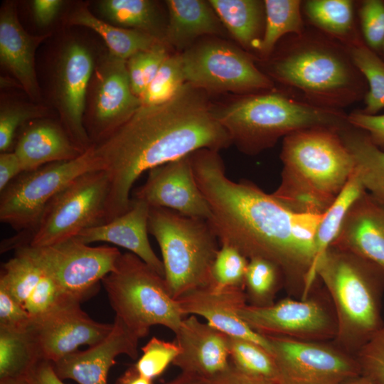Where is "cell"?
<instances>
[{
  "label": "cell",
  "mask_w": 384,
  "mask_h": 384,
  "mask_svg": "<svg viewBox=\"0 0 384 384\" xmlns=\"http://www.w3.org/2000/svg\"><path fill=\"white\" fill-rule=\"evenodd\" d=\"M63 1L34 0L32 2L33 13L36 23L45 26L50 24L58 15Z\"/></svg>",
  "instance_id": "db71d44e"
},
{
  "label": "cell",
  "mask_w": 384,
  "mask_h": 384,
  "mask_svg": "<svg viewBox=\"0 0 384 384\" xmlns=\"http://www.w3.org/2000/svg\"><path fill=\"white\" fill-rule=\"evenodd\" d=\"M45 271L29 245L20 247L16 250L14 256L3 264L0 287L23 305Z\"/></svg>",
  "instance_id": "1f68e13d"
},
{
  "label": "cell",
  "mask_w": 384,
  "mask_h": 384,
  "mask_svg": "<svg viewBox=\"0 0 384 384\" xmlns=\"http://www.w3.org/2000/svg\"><path fill=\"white\" fill-rule=\"evenodd\" d=\"M97 77L92 129L98 143L127 121L142 102L132 90L126 60L108 53L101 61Z\"/></svg>",
  "instance_id": "d6986e66"
},
{
  "label": "cell",
  "mask_w": 384,
  "mask_h": 384,
  "mask_svg": "<svg viewBox=\"0 0 384 384\" xmlns=\"http://www.w3.org/2000/svg\"><path fill=\"white\" fill-rule=\"evenodd\" d=\"M169 19L164 43L186 50L198 37L222 35L223 24L209 1L167 0Z\"/></svg>",
  "instance_id": "484cf974"
},
{
  "label": "cell",
  "mask_w": 384,
  "mask_h": 384,
  "mask_svg": "<svg viewBox=\"0 0 384 384\" xmlns=\"http://www.w3.org/2000/svg\"><path fill=\"white\" fill-rule=\"evenodd\" d=\"M297 43L273 63L278 80L301 90L312 105L332 110L364 95L361 73L339 48L316 40Z\"/></svg>",
  "instance_id": "52a82bcc"
},
{
  "label": "cell",
  "mask_w": 384,
  "mask_h": 384,
  "mask_svg": "<svg viewBox=\"0 0 384 384\" xmlns=\"http://www.w3.org/2000/svg\"><path fill=\"white\" fill-rule=\"evenodd\" d=\"M353 4L348 0H310L305 3L309 20L321 30L345 38L353 28Z\"/></svg>",
  "instance_id": "8d00e7d4"
},
{
  "label": "cell",
  "mask_w": 384,
  "mask_h": 384,
  "mask_svg": "<svg viewBox=\"0 0 384 384\" xmlns=\"http://www.w3.org/2000/svg\"><path fill=\"white\" fill-rule=\"evenodd\" d=\"M238 314L251 329L264 336L321 341L335 338L336 333V320L319 302L309 297L286 298L265 306L247 304Z\"/></svg>",
  "instance_id": "5bb4252c"
},
{
  "label": "cell",
  "mask_w": 384,
  "mask_h": 384,
  "mask_svg": "<svg viewBox=\"0 0 384 384\" xmlns=\"http://www.w3.org/2000/svg\"><path fill=\"white\" fill-rule=\"evenodd\" d=\"M248 259L237 248L220 243L211 270L212 283L223 287L245 288Z\"/></svg>",
  "instance_id": "ab89813d"
},
{
  "label": "cell",
  "mask_w": 384,
  "mask_h": 384,
  "mask_svg": "<svg viewBox=\"0 0 384 384\" xmlns=\"http://www.w3.org/2000/svg\"><path fill=\"white\" fill-rule=\"evenodd\" d=\"M151 382L152 380L142 375L134 365L118 378L115 384H151Z\"/></svg>",
  "instance_id": "11a10c76"
},
{
  "label": "cell",
  "mask_w": 384,
  "mask_h": 384,
  "mask_svg": "<svg viewBox=\"0 0 384 384\" xmlns=\"http://www.w3.org/2000/svg\"><path fill=\"white\" fill-rule=\"evenodd\" d=\"M28 384H65L55 373L52 362L40 359L25 375Z\"/></svg>",
  "instance_id": "f907efd6"
},
{
  "label": "cell",
  "mask_w": 384,
  "mask_h": 384,
  "mask_svg": "<svg viewBox=\"0 0 384 384\" xmlns=\"http://www.w3.org/2000/svg\"><path fill=\"white\" fill-rule=\"evenodd\" d=\"M201 384H271L237 368L231 362L223 370L203 379Z\"/></svg>",
  "instance_id": "c3c4849f"
},
{
  "label": "cell",
  "mask_w": 384,
  "mask_h": 384,
  "mask_svg": "<svg viewBox=\"0 0 384 384\" xmlns=\"http://www.w3.org/2000/svg\"><path fill=\"white\" fill-rule=\"evenodd\" d=\"M148 228L159 245L164 278L175 300L212 282L220 242L208 220L150 207Z\"/></svg>",
  "instance_id": "8992f818"
},
{
  "label": "cell",
  "mask_w": 384,
  "mask_h": 384,
  "mask_svg": "<svg viewBox=\"0 0 384 384\" xmlns=\"http://www.w3.org/2000/svg\"><path fill=\"white\" fill-rule=\"evenodd\" d=\"M353 128L346 126L339 134L353 155L354 171L364 188L384 206V151L371 142L366 132Z\"/></svg>",
  "instance_id": "83f0119b"
},
{
  "label": "cell",
  "mask_w": 384,
  "mask_h": 384,
  "mask_svg": "<svg viewBox=\"0 0 384 384\" xmlns=\"http://www.w3.org/2000/svg\"><path fill=\"white\" fill-rule=\"evenodd\" d=\"M0 384H28L25 376L0 379Z\"/></svg>",
  "instance_id": "680465c9"
},
{
  "label": "cell",
  "mask_w": 384,
  "mask_h": 384,
  "mask_svg": "<svg viewBox=\"0 0 384 384\" xmlns=\"http://www.w3.org/2000/svg\"><path fill=\"white\" fill-rule=\"evenodd\" d=\"M298 0L264 1L265 25L258 50L268 55L277 41L287 33L300 35L303 22Z\"/></svg>",
  "instance_id": "836d02e7"
},
{
  "label": "cell",
  "mask_w": 384,
  "mask_h": 384,
  "mask_svg": "<svg viewBox=\"0 0 384 384\" xmlns=\"http://www.w3.org/2000/svg\"><path fill=\"white\" fill-rule=\"evenodd\" d=\"M40 359L31 325L0 327V379L23 377Z\"/></svg>",
  "instance_id": "4dcf8cb0"
},
{
  "label": "cell",
  "mask_w": 384,
  "mask_h": 384,
  "mask_svg": "<svg viewBox=\"0 0 384 384\" xmlns=\"http://www.w3.org/2000/svg\"><path fill=\"white\" fill-rule=\"evenodd\" d=\"M43 107L14 104L3 107L0 112V151H10L16 132L18 127L28 120L42 117Z\"/></svg>",
  "instance_id": "ee69618b"
},
{
  "label": "cell",
  "mask_w": 384,
  "mask_h": 384,
  "mask_svg": "<svg viewBox=\"0 0 384 384\" xmlns=\"http://www.w3.org/2000/svg\"><path fill=\"white\" fill-rule=\"evenodd\" d=\"M365 191L359 177L353 171L341 191L323 214L317 227L314 238L316 267L319 258L338 235L349 208Z\"/></svg>",
  "instance_id": "d6a6232c"
},
{
  "label": "cell",
  "mask_w": 384,
  "mask_h": 384,
  "mask_svg": "<svg viewBox=\"0 0 384 384\" xmlns=\"http://www.w3.org/2000/svg\"><path fill=\"white\" fill-rule=\"evenodd\" d=\"M341 384H376L368 378L358 375L355 377L351 378Z\"/></svg>",
  "instance_id": "6f0895ef"
},
{
  "label": "cell",
  "mask_w": 384,
  "mask_h": 384,
  "mask_svg": "<svg viewBox=\"0 0 384 384\" xmlns=\"http://www.w3.org/2000/svg\"><path fill=\"white\" fill-rule=\"evenodd\" d=\"M101 283L116 317L139 339L156 325L175 334L184 318L165 278L130 252L121 255Z\"/></svg>",
  "instance_id": "ba28073f"
},
{
  "label": "cell",
  "mask_w": 384,
  "mask_h": 384,
  "mask_svg": "<svg viewBox=\"0 0 384 384\" xmlns=\"http://www.w3.org/2000/svg\"><path fill=\"white\" fill-rule=\"evenodd\" d=\"M31 324V316L24 306L0 287V327L25 328Z\"/></svg>",
  "instance_id": "bcb514c9"
},
{
  "label": "cell",
  "mask_w": 384,
  "mask_h": 384,
  "mask_svg": "<svg viewBox=\"0 0 384 384\" xmlns=\"http://www.w3.org/2000/svg\"><path fill=\"white\" fill-rule=\"evenodd\" d=\"M69 21L73 25L85 26L96 32L105 41L109 53L126 60L134 54L147 50L162 41L139 31L112 26L97 18L85 6L74 11Z\"/></svg>",
  "instance_id": "f1b7e54d"
},
{
  "label": "cell",
  "mask_w": 384,
  "mask_h": 384,
  "mask_svg": "<svg viewBox=\"0 0 384 384\" xmlns=\"http://www.w3.org/2000/svg\"><path fill=\"white\" fill-rule=\"evenodd\" d=\"M139 340L115 316L112 331L102 341L52 363L62 380L72 379L79 384H107L108 372L118 356L126 355L132 359L138 357Z\"/></svg>",
  "instance_id": "ffe728a7"
},
{
  "label": "cell",
  "mask_w": 384,
  "mask_h": 384,
  "mask_svg": "<svg viewBox=\"0 0 384 384\" xmlns=\"http://www.w3.org/2000/svg\"><path fill=\"white\" fill-rule=\"evenodd\" d=\"M282 281V272L276 265L261 257L249 259L245 278L248 304L265 306L273 304L274 295Z\"/></svg>",
  "instance_id": "74e56055"
},
{
  "label": "cell",
  "mask_w": 384,
  "mask_h": 384,
  "mask_svg": "<svg viewBox=\"0 0 384 384\" xmlns=\"http://www.w3.org/2000/svg\"><path fill=\"white\" fill-rule=\"evenodd\" d=\"M175 336L180 352L172 365L181 372L206 379L230 365L228 335L196 316L183 318Z\"/></svg>",
  "instance_id": "44dd1931"
},
{
  "label": "cell",
  "mask_w": 384,
  "mask_h": 384,
  "mask_svg": "<svg viewBox=\"0 0 384 384\" xmlns=\"http://www.w3.org/2000/svg\"><path fill=\"white\" fill-rule=\"evenodd\" d=\"M102 170L92 144L78 157L24 171L1 192L0 220L18 232L13 238L23 245L37 225L52 198L76 177Z\"/></svg>",
  "instance_id": "9c48e42d"
},
{
  "label": "cell",
  "mask_w": 384,
  "mask_h": 384,
  "mask_svg": "<svg viewBox=\"0 0 384 384\" xmlns=\"http://www.w3.org/2000/svg\"><path fill=\"white\" fill-rule=\"evenodd\" d=\"M359 14L366 46L380 51L384 44V1H363Z\"/></svg>",
  "instance_id": "f6af8a7d"
},
{
  "label": "cell",
  "mask_w": 384,
  "mask_h": 384,
  "mask_svg": "<svg viewBox=\"0 0 384 384\" xmlns=\"http://www.w3.org/2000/svg\"><path fill=\"white\" fill-rule=\"evenodd\" d=\"M206 93L186 82L166 102L142 105L95 144V156L110 181L105 223L129 209L132 188L144 171L198 150L219 151L232 144Z\"/></svg>",
  "instance_id": "7a4b0ae2"
},
{
  "label": "cell",
  "mask_w": 384,
  "mask_h": 384,
  "mask_svg": "<svg viewBox=\"0 0 384 384\" xmlns=\"http://www.w3.org/2000/svg\"><path fill=\"white\" fill-rule=\"evenodd\" d=\"M230 362L245 373L271 384H279V370L272 354L260 346L228 336Z\"/></svg>",
  "instance_id": "e575fe53"
},
{
  "label": "cell",
  "mask_w": 384,
  "mask_h": 384,
  "mask_svg": "<svg viewBox=\"0 0 384 384\" xmlns=\"http://www.w3.org/2000/svg\"><path fill=\"white\" fill-rule=\"evenodd\" d=\"M279 384H341L361 375L355 356L336 345L267 336Z\"/></svg>",
  "instance_id": "7c38bea8"
},
{
  "label": "cell",
  "mask_w": 384,
  "mask_h": 384,
  "mask_svg": "<svg viewBox=\"0 0 384 384\" xmlns=\"http://www.w3.org/2000/svg\"><path fill=\"white\" fill-rule=\"evenodd\" d=\"M169 55L165 43L162 41L143 51V66L146 87Z\"/></svg>",
  "instance_id": "681fc988"
},
{
  "label": "cell",
  "mask_w": 384,
  "mask_h": 384,
  "mask_svg": "<svg viewBox=\"0 0 384 384\" xmlns=\"http://www.w3.org/2000/svg\"><path fill=\"white\" fill-rule=\"evenodd\" d=\"M208 1L223 26L243 48L258 50L262 38L264 2L256 0Z\"/></svg>",
  "instance_id": "4316f807"
},
{
  "label": "cell",
  "mask_w": 384,
  "mask_h": 384,
  "mask_svg": "<svg viewBox=\"0 0 384 384\" xmlns=\"http://www.w3.org/2000/svg\"><path fill=\"white\" fill-rule=\"evenodd\" d=\"M93 67L89 50L73 43L63 50L57 70L55 96L65 130L83 151L94 144L83 124L86 92Z\"/></svg>",
  "instance_id": "ac0fdd59"
},
{
  "label": "cell",
  "mask_w": 384,
  "mask_h": 384,
  "mask_svg": "<svg viewBox=\"0 0 384 384\" xmlns=\"http://www.w3.org/2000/svg\"><path fill=\"white\" fill-rule=\"evenodd\" d=\"M149 211L146 203L132 198L127 212L105 223L83 230L76 238L87 245L106 242L122 247L164 277L162 260L153 250L148 238Z\"/></svg>",
  "instance_id": "603a6c76"
},
{
  "label": "cell",
  "mask_w": 384,
  "mask_h": 384,
  "mask_svg": "<svg viewBox=\"0 0 384 384\" xmlns=\"http://www.w3.org/2000/svg\"><path fill=\"white\" fill-rule=\"evenodd\" d=\"M280 158L281 182L272 194L299 213L324 214L355 168L353 155L335 128L314 127L286 136Z\"/></svg>",
  "instance_id": "3957f363"
},
{
  "label": "cell",
  "mask_w": 384,
  "mask_h": 384,
  "mask_svg": "<svg viewBox=\"0 0 384 384\" xmlns=\"http://www.w3.org/2000/svg\"><path fill=\"white\" fill-rule=\"evenodd\" d=\"M352 127L366 132L371 142L380 149L384 148V114H367L356 111L347 116Z\"/></svg>",
  "instance_id": "7dc6e473"
},
{
  "label": "cell",
  "mask_w": 384,
  "mask_h": 384,
  "mask_svg": "<svg viewBox=\"0 0 384 384\" xmlns=\"http://www.w3.org/2000/svg\"><path fill=\"white\" fill-rule=\"evenodd\" d=\"M142 355L134 366L142 375L152 380L172 364L180 352V348L175 340L167 341L154 336L142 348Z\"/></svg>",
  "instance_id": "60d3db41"
},
{
  "label": "cell",
  "mask_w": 384,
  "mask_h": 384,
  "mask_svg": "<svg viewBox=\"0 0 384 384\" xmlns=\"http://www.w3.org/2000/svg\"><path fill=\"white\" fill-rule=\"evenodd\" d=\"M196 182L212 212L208 220L220 243L248 260L276 265L288 287L308 297L315 280L314 238L322 215L296 213L247 180L229 178L218 151L191 154Z\"/></svg>",
  "instance_id": "6da1fadb"
},
{
  "label": "cell",
  "mask_w": 384,
  "mask_h": 384,
  "mask_svg": "<svg viewBox=\"0 0 384 384\" xmlns=\"http://www.w3.org/2000/svg\"><path fill=\"white\" fill-rule=\"evenodd\" d=\"M48 35L32 36L20 23L13 4H6L0 13V62L18 80L27 94L39 96L35 71V53Z\"/></svg>",
  "instance_id": "cb8c5ba5"
},
{
  "label": "cell",
  "mask_w": 384,
  "mask_h": 384,
  "mask_svg": "<svg viewBox=\"0 0 384 384\" xmlns=\"http://www.w3.org/2000/svg\"><path fill=\"white\" fill-rule=\"evenodd\" d=\"M316 273L334 303L336 346L354 355L384 323V269L330 246L319 258Z\"/></svg>",
  "instance_id": "277c9868"
},
{
  "label": "cell",
  "mask_w": 384,
  "mask_h": 384,
  "mask_svg": "<svg viewBox=\"0 0 384 384\" xmlns=\"http://www.w3.org/2000/svg\"><path fill=\"white\" fill-rule=\"evenodd\" d=\"M109 188V177L103 170L76 177L48 203L24 244L34 247L55 245L103 224Z\"/></svg>",
  "instance_id": "30bf717a"
},
{
  "label": "cell",
  "mask_w": 384,
  "mask_h": 384,
  "mask_svg": "<svg viewBox=\"0 0 384 384\" xmlns=\"http://www.w3.org/2000/svg\"><path fill=\"white\" fill-rule=\"evenodd\" d=\"M383 51H384V44H383Z\"/></svg>",
  "instance_id": "91938a15"
},
{
  "label": "cell",
  "mask_w": 384,
  "mask_h": 384,
  "mask_svg": "<svg viewBox=\"0 0 384 384\" xmlns=\"http://www.w3.org/2000/svg\"><path fill=\"white\" fill-rule=\"evenodd\" d=\"M14 151L24 172L50 163L74 159L85 151L59 125L38 120L23 130Z\"/></svg>",
  "instance_id": "d4e9b609"
},
{
  "label": "cell",
  "mask_w": 384,
  "mask_h": 384,
  "mask_svg": "<svg viewBox=\"0 0 384 384\" xmlns=\"http://www.w3.org/2000/svg\"><path fill=\"white\" fill-rule=\"evenodd\" d=\"M215 118L228 132L232 144L247 154L272 146L281 137L314 128L341 129L347 117L337 110L293 100L278 92L241 97L214 107Z\"/></svg>",
  "instance_id": "5b68a950"
},
{
  "label": "cell",
  "mask_w": 384,
  "mask_h": 384,
  "mask_svg": "<svg viewBox=\"0 0 384 384\" xmlns=\"http://www.w3.org/2000/svg\"><path fill=\"white\" fill-rule=\"evenodd\" d=\"M100 14L118 26L148 33L164 42L166 26L161 23L156 4L149 0H103Z\"/></svg>",
  "instance_id": "f546056e"
},
{
  "label": "cell",
  "mask_w": 384,
  "mask_h": 384,
  "mask_svg": "<svg viewBox=\"0 0 384 384\" xmlns=\"http://www.w3.org/2000/svg\"><path fill=\"white\" fill-rule=\"evenodd\" d=\"M186 83L181 54L169 55L140 97L142 105H151L166 102Z\"/></svg>",
  "instance_id": "f35d334b"
},
{
  "label": "cell",
  "mask_w": 384,
  "mask_h": 384,
  "mask_svg": "<svg viewBox=\"0 0 384 384\" xmlns=\"http://www.w3.org/2000/svg\"><path fill=\"white\" fill-rule=\"evenodd\" d=\"M330 246L349 251L384 269V206L365 191L349 208Z\"/></svg>",
  "instance_id": "7402d4cb"
},
{
  "label": "cell",
  "mask_w": 384,
  "mask_h": 384,
  "mask_svg": "<svg viewBox=\"0 0 384 384\" xmlns=\"http://www.w3.org/2000/svg\"><path fill=\"white\" fill-rule=\"evenodd\" d=\"M181 55L186 82L206 92H252L273 86L247 54L222 41L193 44Z\"/></svg>",
  "instance_id": "8fae6325"
},
{
  "label": "cell",
  "mask_w": 384,
  "mask_h": 384,
  "mask_svg": "<svg viewBox=\"0 0 384 384\" xmlns=\"http://www.w3.org/2000/svg\"><path fill=\"white\" fill-rule=\"evenodd\" d=\"M176 301L184 316H201L226 335L253 342L272 354L267 338L255 331L239 316V309L247 304L245 288L223 287L211 282Z\"/></svg>",
  "instance_id": "e0dca14e"
},
{
  "label": "cell",
  "mask_w": 384,
  "mask_h": 384,
  "mask_svg": "<svg viewBox=\"0 0 384 384\" xmlns=\"http://www.w3.org/2000/svg\"><path fill=\"white\" fill-rule=\"evenodd\" d=\"M203 380L195 375L181 372L176 377L164 384H201Z\"/></svg>",
  "instance_id": "9f6ffc18"
},
{
  "label": "cell",
  "mask_w": 384,
  "mask_h": 384,
  "mask_svg": "<svg viewBox=\"0 0 384 384\" xmlns=\"http://www.w3.org/2000/svg\"><path fill=\"white\" fill-rule=\"evenodd\" d=\"M361 375L384 384V323L354 354Z\"/></svg>",
  "instance_id": "7bdbcfd3"
},
{
  "label": "cell",
  "mask_w": 384,
  "mask_h": 384,
  "mask_svg": "<svg viewBox=\"0 0 384 384\" xmlns=\"http://www.w3.org/2000/svg\"><path fill=\"white\" fill-rule=\"evenodd\" d=\"M127 68L132 90L140 99L146 89L143 66V51L134 54L127 60Z\"/></svg>",
  "instance_id": "816d5d0a"
},
{
  "label": "cell",
  "mask_w": 384,
  "mask_h": 384,
  "mask_svg": "<svg viewBox=\"0 0 384 384\" xmlns=\"http://www.w3.org/2000/svg\"><path fill=\"white\" fill-rule=\"evenodd\" d=\"M134 198L151 208H167L192 218L208 221L212 218L210 207L195 178L191 154L149 170Z\"/></svg>",
  "instance_id": "2e32d148"
},
{
  "label": "cell",
  "mask_w": 384,
  "mask_h": 384,
  "mask_svg": "<svg viewBox=\"0 0 384 384\" xmlns=\"http://www.w3.org/2000/svg\"><path fill=\"white\" fill-rule=\"evenodd\" d=\"M31 247L64 295L80 302L95 294L102 279L115 269L122 255L117 247L90 246L76 237L49 246Z\"/></svg>",
  "instance_id": "4fadbf2b"
},
{
  "label": "cell",
  "mask_w": 384,
  "mask_h": 384,
  "mask_svg": "<svg viewBox=\"0 0 384 384\" xmlns=\"http://www.w3.org/2000/svg\"><path fill=\"white\" fill-rule=\"evenodd\" d=\"M23 172L21 162L14 151H6L0 154V192L21 173Z\"/></svg>",
  "instance_id": "f5cc1de1"
},
{
  "label": "cell",
  "mask_w": 384,
  "mask_h": 384,
  "mask_svg": "<svg viewBox=\"0 0 384 384\" xmlns=\"http://www.w3.org/2000/svg\"><path fill=\"white\" fill-rule=\"evenodd\" d=\"M349 54L369 85V90L365 95L366 107L362 112L375 114L384 108V61L359 41L351 44Z\"/></svg>",
  "instance_id": "d590c367"
},
{
  "label": "cell",
  "mask_w": 384,
  "mask_h": 384,
  "mask_svg": "<svg viewBox=\"0 0 384 384\" xmlns=\"http://www.w3.org/2000/svg\"><path fill=\"white\" fill-rule=\"evenodd\" d=\"M80 304L77 300L66 298L50 312L31 321L41 358L55 363L78 351L81 346L98 344L112 331L113 323L93 320Z\"/></svg>",
  "instance_id": "9a60e30c"
},
{
  "label": "cell",
  "mask_w": 384,
  "mask_h": 384,
  "mask_svg": "<svg viewBox=\"0 0 384 384\" xmlns=\"http://www.w3.org/2000/svg\"><path fill=\"white\" fill-rule=\"evenodd\" d=\"M45 270L44 274L23 304L31 321L43 316L63 299L69 298L64 295L51 274Z\"/></svg>",
  "instance_id": "b9f144b4"
}]
</instances>
